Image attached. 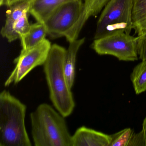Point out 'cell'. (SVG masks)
I'll return each instance as SVG.
<instances>
[{
    "mask_svg": "<svg viewBox=\"0 0 146 146\" xmlns=\"http://www.w3.org/2000/svg\"><path fill=\"white\" fill-rule=\"evenodd\" d=\"M131 80L136 94L146 90V60H142L133 69Z\"/></svg>",
    "mask_w": 146,
    "mask_h": 146,
    "instance_id": "9a60e30c",
    "label": "cell"
},
{
    "mask_svg": "<svg viewBox=\"0 0 146 146\" xmlns=\"http://www.w3.org/2000/svg\"><path fill=\"white\" fill-rule=\"evenodd\" d=\"M142 130L143 131V133H144L146 144V117L144 119L143 121V123Z\"/></svg>",
    "mask_w": 146,
    "mask_h": 146,
    "instance_id": "44dd1931",
    "label": "cell"
},
{
    "mask_svg": "<svg viewBox=\"0 0 146 146\" xmlns=\"http://www.w3.org/2000/svg\"><path fill=\"white\" fill-rule=\"evenodd\" d=\"M66 51L63 47L53 44L43 65L50 100L55 108L64 117L72 113L75 106L71 89L68 86L64 71Z\"/></svg>",
    "mask_w": 146,
    "mask_h": 146,
    "instance_id": "6da1fadb",
    "label": "cell"
},
{
    "mask_svg": "<svg viewBox=\"0 0 146 146\" xmlns=\"http://www.w3.org/2000/svg\"><path fill=\"white\" fill-rule=\"evenodd\" d=\"M26 13L18 19L13 24L12 29V42L20 39L22 36L27 34L30 29L31 25Z\"/></svg>",
    "mask_w": 146,
    "mask_h": 146,
    "instance_id": "2e32d148",
    "label": "cell"
},
{
    "mask_svg": "<svg viewBox=\"0 0 146 146\" xmlns=\"http://www.w3.org/2000/svg\"><path fill=\"white\" fill-rule=\"evenodd\" d=\"M31 133L35 146H71L72 136L64 117L43 103L30 115Z\"/></svg>",
    "mask_w": 146,
    "mask_h": 146,
    "instance_id": "7a4b0ae2",
    "label": "cell"
},
{
    "mask_svg": "<svg viewBox=\"0 0 146 146\" xmlns=\"http://www.w3.org/2000/svg\"><path fill=\"white\" fill-rule=\"evenodd\" d=\"M137 37L117 31L95 39L92 48L100 55H110L119 60L134 61L137 57Z\"/></svg>",
    "mask_w": 146,
    "mask_h": 146,
    "instance_id": "5b68a950",
    "label": "cell"
},
{
    "mask_svg": "<svg viewBox=\"0 0 146 146\" xmlns=\"http://www.w3.org/2000/svg\"><path fill=\"white\" fill-rule=\"evenodd\" d=\"M132 28L138 35L146 29V0H133Z\"/></svg>",
    "mask_w": 146,
    "mask_h": 146,
    "instance_id": "5bb4252c",
    "label": "cell"
},
{
    "mask_svg": "<svg viewBox=\"0 0 146 146\" xmlns=\"http://www.w3.org/2000/svg\"><path fill=\"white\" fill-rule=\"evenodd\" d=\"M134 132L131 128H125L115 134L111 135L109 146H127Z\"/></svg>",
    "mask_w": 146,
    "mask_h": 146,
    "instance_id": "e0dca14e",
    "label": "cell"
},
{
    "mask_svg": "<svg viewBox=\"0 0 146 146\" xmlns=\"http://www.w3.org/2000/svg\"><path fill=\"white\" fill-rule=\"evenodd\" d=\"M4 0H0V5L2 6L3 5V3H4Z\"/></svg>",
    "mask_w": 146,
    "mask_h": 146,
    "instance_id": "7402d4cb",
    "label": "cell"
},
{
    "mask_svg": "<svg viewBox=\"0 0 146 146\" xmlns=\"http://www.w3.org/2000/svg\"><path fill=\"white\" fill-rule=\"evenodd\" d=\"M83 0H72L60 6L45 21L47 35L53 39L64 36L78 20Z\"/></svg>",
    "mask_w": 146,
    "mask_h": 146,
    "instance_id": "52a82bcc",
    "label": "cell"
},
{
    "mask_svg": "<svg viewBox=\"0 0 146 146\" xmlns=\"http://www.w3.org/2000/svg\"><path fill=\"white\" fill-rule=\"evenodd\" d=\"M85 40V38H83L69 42V47L66 50L64 60V69L67 84L70 89L73 86L75 79L77 54Z\"/></svg>",
    "mask_w": 146,
    "mask_h": 146,
    "instance_id": "8fae6325",
    "label": "cell"
},
{
    "mask_svg": "<svg viewBox=\"0 0 146 146\" xmlns=\"http://www.w3.org/2000/svg\"><path fill=\"white\" fill-rule=\"evenodd\" d=\"M133 0H110L98 20L94 39L117 31L129 35L132 28Z\"/></svg>",
    "mask_w": 146,
    "mask_h": 146,
    "instance_id": "277c9868",
    "label": "cell"
},
{
    "mask_svg": "<svg viewBox=\"0 0 146 146\" xmlns=\"http://www.w3.org/2000/svg\"><path fill=\"white\" fill-rule=\"evenodd\" d=\"M52 46L50 42L46 38L35 46L27 50H21L19 56L14 60L15 68L6 80L5 86L18 83L34 68L43 65Z\"/></svg>",
    "mask_w": 146,
    "mask_h": 146,
    "instance_id": "8992f818",
    "label": "cell"
},
{
    "mask_svg": "<svg viewBox=\"0 0 146 146\" xmlns=\"http://www.w3.org/2000/svg\"><path fill=\"white\" fill-rule=\"evenodd\" d=\"M26 106L4 90L0 94V146L32 145L25 125Z\"/></svg>",
    "mask_w": 146,
    "mask_h": 146,
    "instance_id": "3957f363",
    "label": "cell"
},
{
    "mask_svg": "<svg viewBox=\"0 0 146 146\" xmlns=\"http://www.w3.org/2000/svg\"><path fill=\"white\" fill-rule=\"evenodd\" d=\"M110 0H83L82 13L74 26L64 37L68 42L78 39L79 34L90 18L97 15Z\"/></svg>",
    "mask_w": 146,
    "mask_h": 146,
    "instance_id": "ba28073f",
    "label": "cell"
},
{
    "mask_svg": "<svg viewBox=\"0 0 146 146\" xmlns=\"http://www.w3.org/2000/svg\"><path fill=\"white\" fill-rule=\"evenodd\" d=\"M127 146H146L145 136L142 130L139 133H133Z\"/></svg>",
    "mask_w": 146,
    "mask_h": 146,
    "instance_id": "d6986e66",
    "label": "cell"
},
{
    "mask_svg": "<svg viewBox=\"0 0 146 146\" xmlns=\"http://www.w3.org/2000/svg\"><path fill=\"white\" fill-rule=\"evenodd\" d=\"M137 49L139 58L142 60H146V29L137 36Z\"/></svg>",
    "mask_w": 146,
    "mask_h": 146,
    "instance_id": "ac0fdd59",
    "label": "cell"
},
{
    "mask_svg": "<svg viewBox=\"0 0 146 146\" xmlns=\"http://www.w3.org/2000/svg\"><path fill=\"white\" fill-rule=\"evenodd\" d=\"M47 35L44 23L37 22L31 25L29 31L20 37L22 50H27L37 46L46 39Z\"/></svg>",
    "mask_w": 146,
    "mask_h": 146,
    "instance_id": "4fadbf2b",
    "label": "cell"
},
{
    "mask_svg": "<svg viewBox=\"0 0 146 146\" xmlns=\"http://www.w3.org/2000/svg\"><path fill=\"white\" fill-rule=\"evenodd\" d=\"M111 140L109 135L82 126L72 136L71 146H109Z\"/></svg>",
    "mask_w": 146,
    "mask_h": 146,
    "instance_id": "9c48e42d",
    "label": "cell"
},
{
    "mask_svg": "<svg viewBox=\"0 0 146 146\" xmlns=\"http://www.w3.org/2000/svg\"><path fill=\"white\" fill-rule=\"evenodd\" d=\"M33 0L23 1L13 5L6 11V19L1 34L9 42H12V29L13 24L26 13H29Z\"/></svg>",
    "mask_w": 146,
    "mask_h": 146,
    "instance_id": "30bf717a",
    "label": "cell"
},
{
    "mask_svg": "<svg viewBox=\"0 0 146 146\" xmlns=\"http://www.w3.org/2000/svg\"><path fill=\"white\" fill-rule=\"evenodd\" d=\"M29 1V0H4L3 6L10 7L13 5H15L17 3H20L23 1Z\"/></svg>",
    "mask_w": 146,
    "mask_h": 146,
    "instance_id": "ffe728a7",
    "label": "cell"
},
{
    "mask_svg": "<svg viewBox=\"0 0 146 146\" xmlns=\"http://www.w3.org/2000/svg\"><path fill=\"white\" fill-rule=\"evenodd\" d=\"M72 0H33L29 13L37 22L44 23L59 7Z\"/></svg>",
    "mask_w": 146,
    "mask_h": 146,
    "instance_id": "7c38bea8",
    "label": "cell"
}]
</instances>
